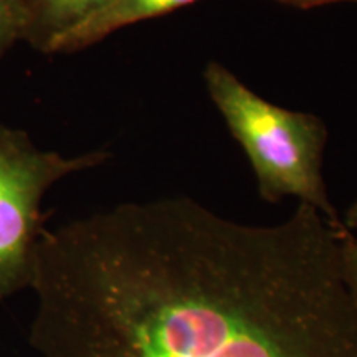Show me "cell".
<instances>
[{"mask_svg":"<svg viewBox=\"0 0 357 357\" xmlns=\"http://www.w3.org/2000/svg\"><path fill=\"white\" fill-rule=\"evenodd\" d=\"M342 230L305 204L252 225L189 197L43 230L32 344L43 357H357Z\"/></svg>","mask_w":357,"mask_h":357,"instance_id":"cell-1","label":"cell"},{"mask_svg":"<svg viewBox=\"0 0 357 357\" xmlns=\"http://www.w3.org/2000/svg\"><path fill=\"white\" fill-rule=\"evenodd\" d=\"M204 83L230 132L243 147L261 199H298L333 225L342 227L323 177L328 142L323 119L266 101L218 61L205 66Z\"/></svg>","mask_w":357,"mask_h":357,"instance_id":"cell-2","label":"cell"},{"mask_svg":"<svg viewBox=\"0 0 357 357\" xmlns=\"http://www.w3.org/2000/svg\"><path fill=\"white\" fill-rule=\"evenodd\" d=\"M108 158L106 151L71 158L43 151L25 131L0 121V301L32 287L47 190L60 178L100 166Z\"/></svg>","mask_w":357,"mask_h":357,"instance_id":"cell-3","label":"cell"},{"mask_svg":"<svg viewBox=\"0 0 357 357\" xmlns=\"http://www.w3.org/2000/svg\"><path fill=\"white\" fill-rule=\"evenodd\" d=\"M195 2L199 0H111L108 6L56 38L47 53L84 50L124 26L167 15Z\"/></svg>","mask_w":357,"mask_h":357,"instance_id":"cell-4","label":"cell"},{"mask_svg":"<svg viewBox=\"0 0 357 357\" xmlns=\"http://www.w3.org/2000/svg\"><path fill=\"white\" fill-rule=\"evenodd\" d=\"M109 2L111 0H25L29 12L25 42L35 50L47 53L56 38Z\"/></svg>","mask_w":357,"mask_h":357,"instance_id":"cell-5","label":"cell"},{"mask_svg":"<svg viewBox=\"0 0 357 357\" xmlns=\"http://www.w3.org/2000/svg\"><path fill=\"white\" fill-rule=\"evenodd\" d=\"M29 12L25 0H0V58L15 43L25 42Z\"/></svg>","mask_w":357,"mask_h":357,"instance_id":"cell-6","label":"cell"},{"mask_svg":"<svg viewBox=\"0 0 357 357\" xmlns=\"http://www.w3.org/2000/svg\"><path fill=\"white\" fill-rule=\"evenodd\" d=\"M339 253H341V270L347 288L357 301V235L344 229L339 235Z\"/></svg>","mask_w":357,"mask_h":357,"instance_id":"cell-7","label":"cell"},{"mask_svg":"<svg viewBox=\"0 0 357 357\" xmlns=\"http://www.w3.org/2000/svg\"><path fill=\"white\" fill-rule=\"evenodd\" d=\"M276 2L284 3V6H291V7L312 8V7L328 6V3H337V2H357V0H276Z\"/></svg>","mask_w":357,"mask_h":357,"instance_id":"cell-8","label":"cell"},{"mask_svg":"<svg viewBox=\"0 0 357 357\" xmlns=\"http://www.w3.org/2000/svg\"><path fill=\"white\" fill-rule=\"evenodd\" d=\"M342 225L349 231H357V200L351 205V208L346 213V218L342 220Z\"/></svg>","mask_w":357,"mask_h":357,"instance_id":"cell-9","label":"cell"}]
</instances>
